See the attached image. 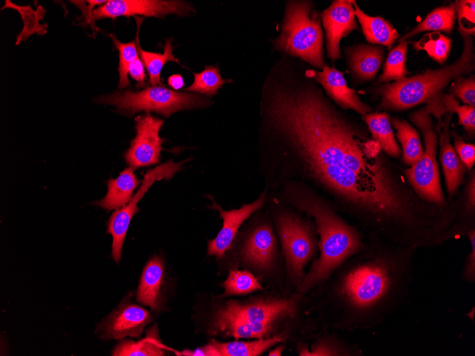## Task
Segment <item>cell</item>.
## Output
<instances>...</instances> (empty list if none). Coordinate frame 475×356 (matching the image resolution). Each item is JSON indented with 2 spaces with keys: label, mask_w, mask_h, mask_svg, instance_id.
Wrapping results in <instances>:
<instances>
[{
  "label": "cell",
  "mask_w": 475,
  "mask_h": 356,
  "mask_svg": "<svg viewBox=\"0 0 475 356\" xmlns=\"http://www.w3.org/2000/svg\"><path fill=\"white\" fill-rule=\"evenodd\" d=\"M352 76L359 82L372 80L385 58L383 48L378 45L357 44L344 48Z\"/></svg>",
  "instance_id": "obj_19"
},
{
  "label": "cell",
  "mask_w": 475,
  "mask_h": 356,
  "mask_svg": "<svg viewBox=\"0 0 475 356\" xmlns=\"http://www.w3.org/2000/svg\"><path fill=\"white\" fill-rule=\"evenodd\" d=\"M220 310L252 323L272 324L281 317L293 314L295 303L289 300L258 301L246 304L230 301Z\"/></svg>",
  "instance_id": "obj_18"
},
{
  "label": "cell",
  "mask_w": 475,
  "mask_h": 356,
  "mask_svg": "<svg viewBox=\"0 0 475 356\" xmlns=\"http://www.w3.org/2000/svg\"><path fill=\"white\" fill-rule=\"evenodd\" d=\"M452 96L459 99L464 104L475 107V77L471 75L468 77H456L450 87Z\"/></svg>",
  "instance_id": "obj_37"
},
{
  "label": "cell",
  "mask_w": 475,
  "mask_h": 356,
  "mask_svg": "<svg viewBox=\"0 0 475 356\" xmlns=\"http://www.w3.org/2000/svg\"><path fill=\"white\" fill-rule=\"evenodd\" d=\"M312 4L311 1L286 3L281 32L273 44L277 50L322 70L325 61L321 18Z\"/></svg>",
  "instance_id": "obj_5"
},
{
  "label": "cell",
  "mask_w": 475,
  "mask_h": 356,
  "mask_svg": "<svg viewBox=\"0 0 475 356\" xmlns=\"http://www.w3.org/2000/svg\"><path fill=\"white\" fill-rule=\"evenodd\" d=\"M267 121L316 187L385 237L407 226L422 200L369 136L316 83L277 64L265 82Z\"/></svg>",
  "instance_id": "obj_1"
},
{
  "label": "cell",
  "mask_w": 475,
  "mask_h": 356,
  "mask_svg": "<svg viewBox=\"0 0 475 356\" xmlns=\"http://www.w3.org/2000/svg\"><path fill=\"white\" fill-rule=\"evenodd\" d=\"M186 161H187L175 163L172 160H169L147 171L136 194L133 195L127 204L117 209L111 215L107 222V232L112 237V257L116 263L118 264L121 259L124 241L131 220L139 211L137 207L139 201L144 197L154 182L173 178L178 171L183 168V164Z\"/></svg>",
  "instance_id": "obj_8"
},
{
  "label": "cell",
  "mask_w": 475,
  "mask_h": 356,
  "mask_svg": "<svg viewBox=\"0 0 475 356\" xmlns=\"http://www.w3.org/2000/svg\"><path fill=\"white\" fill-rule=\"evenodd\" d=\"M443 117L444 119L438 124L435 129L439 133V161L447 192V199L450 203L462 185L468 171L450 141L449 125L452 113L447 112L444 114Z\"/></svg>",
  "instance_id": "obj_15"
},
{
  "label": "cell",
  "mask_w": 475,
  "mask_h": 356,
  "mask_svg": "<svg viewBox=\"0 0 475 356\" xmlns=\"http://www.w3.org/2000/svg\"><path fill=\"white\" fill-rule=\"evenodd\" d=\"M284 347L283 346H279L277 348H276L274 350H272L269 352V355H281L282 350H283Z\"/></svg>",
  "instance_id": "obj_44"
},
{
  "label": "cell",
  "mask_w": 475,
  "mask_h": 356,
  "mask_svg": "<svg viewBox=\"0 0 475 356\" xmlns=\"http://www.w3.org/2000/svg\"><path fill=\"white\" fill-rule=\"evenodd\" d=\"M279 236L287 264L297 276L313 257L316 242L312 229L297 217L283 214L277 220Z\"/></svg>",
  "instance_id": "obj_10"
},
{
  "label": "cell",
  "mask_w": 475,
  "mask_h": 356,
  "mask_svg": "<svg viewBox=\"0 0 475 356\" xmlns=\"http://www.w3.org/2000/svg\"><path fill=\"white\" fill-rule=\"evenodd\" d=\"M135 18L137 25L135 41L139 55L147 70L150 83L153 86L160 85L161 72L164 65L169 61L176 62L180 65L179 60L173 54L174 46L172 45V38L166 40L162 53H152L143 50L139 44V33L144 18L139 16H135Z\"/></svg>",
  "instance_id": "obj_26"
},
{
  "label": "cell",
  "mask_w": 475,
  "mask_h": 356,
  "mask_svg": "<svg viewBox=\"0 0 475 356\" xmlns=\"http://www.w3.org/2000/svg\"><path fill=\"white\" fill-rule=\"evenodd\" d=\"M454 148L467 171L473 168L475 163V145L466 142L455 131H451Z\"/></svg>",
  "instance_id": "obj_39"
},
{
  "label": "cell",
  "mask_w": 475,
  "mask_h": 356,
  "mask_svg": "<svg viewBox=\"0 0 475 356\" xmlns=\"http://www.w3.org/2000/svg\"><path fill=\"white\" fill-rule=\"evenodd\" d=\"M299 204L314 217L319 235L320 255L301 286V291H306L324 282L343 262L358 252L364 242L359 232L316 193L304 195Z\"/></svg>",
  "instance_id": "obj_3"
},
{
  "label": "cell",
  "mask_w": 475,
  "mask_h": 356,
  "mask_svg": "<svg viewBox=\"0 0 475 356\" xmlns=\"http://www.w3.org/2000/svg\"><path fill=\"white\" fill-rule=\"evenodd\" d=\"M168 85L175 90H179L184 86L183 78L178 74L172 75L168 78Z\"/></svg>",
  "instance_id": "obj_43"
},
{
  "label": "cell",
  "mask_w": 475,
  "mask_h": 356,
  "mask_svg": "<svg viewBox=\"0 0 475 356\" xmlns=\"http://www.w3.org/2000/svg\"><path fill=\"white\" fill-rule=\"evenodd\" d=\"M10 8L16 10L21 15L23 21V28L17 36L16 45L26 40L30 36L37 33L43 36L47 32V25L41 24L39 21L45 15L46 10L39 6L36 10H33L31 6H18L10 1H5L3 9Z\"/></svg>",
  "instance_id": "obj_31"
},
{
  "label": "cell",
  "mask_w": 475,
  "mask_h": 356,
  "mask_svg": "<svg viewBox=\"0 0 475 356\" xmlns=\"http://www.w3.org/2000/svg\"><path fill=\"white\" fill-rule=\"evenodd\" d=\"M452 43V39L441 32H429L412 45L417 51H425L432 60L443 65L449 55Z\"/></svg>",
  "instance_id": "obj_33"
},
{
  "label": "cell",
  "mask_w": 475,
  "mask_h": 356,
  "mask_svg": "<svg viewBox=\"0 0 475 356\" xmlns=\"http://www.w3.org/2000/svg\"><path fill=\"white\" fill-rule=\"evenodd\" d=\"M353 5L366 41L372 45H382L390 49L400 37L394 26L380 16L368 15L360 9L356 1H353Z\"/></svg>",
  "instance_id": "obj_22"
},
{
  "label": "cell",
  "mask_w": 475,
  "mask_h": 356,
  "mask_svg": "<svg viewBox=\"0 0 475 356\" xmlns=\"http://www.w3.org/2000/svg\"><path fill=\"white\" fill-rule=\"evenodd\" d=\"M194 80L185 91L198 92L207 96L215 95L224 84L232 80L223 79L217 67L208 65L200 72H193Z\"/></svg>",
  "instance_id": "obj_34"
},
{
  "label": "cell",
  "mask_w": 475,
  "mask_h": 356,
  "mask_svg": "<svg viewBox=\"0 0 475 356\" xmlns=\"http://www.w3.org/2000/svg\"><path fill=\"white\" fill-rule=\"evenodd\" d=\"M469 240L471 250L466 256L461 269V278L467 283H475V229L466 235Z\"/></svg>",
  "instance_id": "obj_40"
},
{
  "label": "cell",
  "mask_w": 475,
  "mask_h": 356,
  "mask_svg": "<svg viewBox=\"0 0 475 356\" xmlns=\"http://www.w3.org/2000/svg\"><path fill=\"white\" fill-rule=\"evenodd\" d=\"M181 355L191 356H218L215 348L210 343L196 349L195 351H183L181 352Z\"/></svg>",
  "instance_id": "obj_42"
},
{
  "label": "cell",
  "mask_w": 475,
  "mask_h": 356,
  "mask_svg": "<svg viewBox=\"0 0 475 356\" xmlns=\"http://www.w3.org/2000/svg\"><path fill=\"white\" fill-rule=\"evenodd\" d=\"M284 339V335L281 334L252 342H220L211 340L209 343L215 348L218 356H256Z\"/></svg>",
  "instance_id": "obj_29"
},
{
  "label": "cell",
  "mask_w": 475,
  "mask_h": 356,
  "mask_svg": "<svg viewBox=\"0 0 475 356\" xmlns=\"http://www.w3.org/2000/svg\"><path fill=\"white\" fill-rule=\"evenodd\" d=\"M325 31L327 56L335 62L341 58L340 42L358 29L353 1L335 0L321 15Z\"/></svg>",
  "instance_id": "obj_12"
},
{
  "label": "cell",
  "mask_w": 475,
  "mask_h": 356,
  "mask_svg": "<svg viewBox=\"0 0 475 356\" xmlns=\"http://www.w3.org/2000/svg\"><path fill=\"white\" fill-rule=\"evenodd\" d=\"M152 319L144 308L130 303H122L97 325V333L104 340L139 338Z\"/></svg>",
  "instance_id": "obj_13"
},
{
  "label": "cell",
  "mask_w": 475,
  "mask_h": 356,
  "mask_svg": "<svg viewBox=\"0 0 475 356\" xmlns=\"http://www.w3.org/2000/svg\"><path fill=\"white\" fill-rule=\"evenodd\" d=\"M304 75L321 85L329 98L342 109H352L362 117L372 109L362 102L357 92L349 87L343 74L334 68L325 65L321 71L306 70Z\"/></svg>",
  "instance_id": "obj_14"
},
{
  "label": "cell",
  "mask_w": 475,
  "mask_h": 356,
  "mask_svg": "<svg viewBox=\"0 0 475 356\" xmlns=\"http://www.w3.org/2000/svg\"><path fill=\"white\" fill-rule=\"evenodd\" d=\"M194 11L193 6L183 1L110 0L94 9L85 22L92 26L95 21L102 18L137 15L162 18L168 14L182 16Z\"/></svg>",
  "instance_id": "obj_9"
},
{
  "label": "cell",
  "mask_w": 475,
  "mask_h": 356,
  "mask_svg": "<svg viewBox=\"0 0 475 356\" xmlns=\"http://www.w3.org/2000/svg\"><path fill=\"white\" fill-rule=\"evenodd\" d=\"M134 120L137 135L124 153L125 161L134 169L158 163L164 142L159 136L164 120L149 113L137 116Z\"/></svg>",
  "instance_id": "obj_11"
},
{
  "label": "cell",
  "mask_w": 475,
  "mask_h": 356,
  "mask_svg": "<svg viewBox=\"0 0 475 356\" xmlns=\"http://www.w3.org/2000/svg\"><path fill=\"white\" fill-rule=\"evenodd\" d=\"M129 74L137 82V87H142L145 85L144 65L139 56L130 64Z\"/></svg>",
  "instance_id": "obj_41"
},
{
  "label": "cell",
  "mask_w": 475,
  "mask_h": 356,
  "mask_svg": "<svg viewBox=\"0 0 475 356\" xmlns=\"http://www.w3.org/2000/svg\"><path fill=\"white\" fill-rule=\"evenodd\" d=\"M223 286L225 295L247 294L262 288L252 274L240 270H231Z\"/></svg>",
  "instance_id": "obj_36"
},
{
  "label": "cell",
  "mask_w": 475,
  "mask_h": 356,
  "mask_svg": "<svg viewBox=\"0 0 475 356\" xmlns=\"http://www.w3.org/2000/svg\"><path fill=\"white\" fill-rule=\"evenodd\" d=\"M462 188L452 201L454 219L448 232V239L466 236L475 229V169L469 171Z\"/></svg>",
  "instance_id": "obj_17"
},
{
  "label": "cell",
  "mask_w": 475,
  "mask_h": 356,
  "mask_svg": "<svg viewBox=\"0 0 475 356\" xmlns=\"http://www.w3.org/2000/svg\"><path fill=\"white\" fill-rule=\"evenodd\" d=\"M460 33L463 38V50L455 62L380 85L376 90L380 97L378 109L383 112L404 111L423 103L427 104L442 94L456 77L471 73L474 70L472 36Z\"/></svg>",
  "instance_id": "obj_4"
},
{
  "label": "cell",
  "mask_w": 475,
  "mask_h": 356,
  "mask_svg": "<svg viewBox=\"0 0 475 356\" xmlns=\"http://www.w3.org/2000/svg\"><path fill=\"white\" fill-rule=\"evenodd\" d=\"M156 326L148 330L142 340H125L120 342L112 351L114 356H162L165 352L157 334Z\"/></svg>",
  "instance_id": "obj_30"
},
{
  "label": "cell",
  "mask_w": 475,
  "mask_h": 356,
  "mask_svg": "<svg viewBox=\"0 0 475 356\" xmlns=\"http://www.w3.org/2000/svg\"><path fill=\"white\" fill-rule=\"evenodd\" d=\"M457 18L455 2L447 6H439L431 12L410 31L400 38V42L425 32H445L451 33Z\"/></svg>",
  "instance_id": "obj_27"
},
{
  "label": "cell",
  "mask_w": 475,
  "mask_h": 356,
  "mask_svg": "<svg viewBox=\"0 0 475 356\" xmlns=\"http://www.w3.org/2000/svg\"><path fill=\"white\" fill-rule=\"evenodd\" d=\"M455 4L459 21V32L474 36V0L456 1Z\"/></svg>",
  "instance_id": "obj_38"
},
{
  "label": "cell",
  "mask_w": 475,
  "mask_h": 356,
  "mask_svg": "<svg viewBox=\"0 0 475 356\" xmlns=\"http://www.w3.org/2000/svg\"><path fill=\"white\" fill-rule=\"evenodd\" d=\"M265 200V195L262 193L254 202L244 205L239 209L232 210H224L220 205L213 202L211 208L218 210L223 223L217 236L208 242V255L215 256L218 259H221L230 248L240 226L253 212L262 207Z\"/></svg>",
  "instance_id": "obj_16"
},
{
  "label": "cell",
  "mask_w": 475,
  "mask_h": 356,
  "mask_svg": "<svg viewBox=\"0 0 475 356\" xmlns=\"http://www.w3.org/2000/svg\"><path fill=\"white\" fill-rule=\"evenodd\" d=\"M97 103L112 105L122 114L132 116L141 111L154 112L169 117L180 110L201 108L210 104L206 97L177 92L162 86H152L135 92L125 90L100 97Z\"/></svg>",
  "instance_id": "obj_7"
},
{
  "label": "cell",
  "mask_w": 475,
  "mask_h": 356,
  "mask_svg": "<svg viewBox=\"0 0 475 356\" xmlns=\"http://www.w3.org/2000/svg\"><path fill=\"white\" fill-rule=\"evenodd\" d=\"M410 119L420 131L424 141V151L419 160L403 168L408 185L427 203L447 206L450 204L441 185L437 161V134L431 114L424 108L412 112Z\"/></svg>",
  "instance_id": "obj_6"
},
{
  "label": "cell",
  "mask_w": 475,
  "mask_h": 356,
  "mask_svg": "<svg viewBox=\"0 0 475 356\" xmlns=\"http://www.w3.org/2000/svg\"><path fill=\"white\" fill-rule=\"evenodd\" d=\"M390 121L401 146L402 161L411 166L419 160L424 151L420 133L404 119L392 117Z\"/></svg>",
  "instance_id": "obj_28"
},
{
  "label": "cell",
  "mask_w": 475,
  "mask_h": 356,
  "mask_svg": "<svg viewBox=\"0 0 475 356\" xmlns=\"http://www.w3.org/2000/svg\"><path fill=\"white\" fill-rule=\"evenodd\" d=\"M164 270L162 259L153 257L146 263L137 292V300L154 311L162 306Z\"/></svg>",
  "instance_id": "obj_21"
},
{
  "label": "cell",
  "mask_w": 475,
  "mask_h": 356,
  "mask_svg": "<svg viewBox=\"0 0 475 356\" xmlns=\"http://www.w3.org/2000/svg\"><path fill=\"white\" fill-rule=\"evenodd\" d=\"M134 170L131 167L127 168L116 178L109 179L106 195L94 203L108 211L117 210L127 204L140 183Z\"/></svg>",
  "instance_id": "obj_23"
},
{
  "label": "cell",
  "mask_w": 475,
  "mask_h": 356,
  "mask_svg": "<svg viewBox=\"0 0 475 356\" xmlns=\"http://www.w3.org/2000/svg\"><path fill=\"white\" fill-rule=\"evenodd\" d=\"M276 241L271 227L267 225L258 226L247 239L243 249V259L260 269L269 266L274 257Z\"/></svg>",
  "instance_id": "obj_20"
},
{
  "label": "cell",
  "mask_w": 475,
  "mask_h": 356,
  "mask_svg": "<svg viewBox=\"0 0 475 356\" xmlns=\"http://www.w3.org/2000/svg\"><path fill=\"white\" fill-rule=\"evenodd\" d=\"M368 238L362 255L343 271L333 292L353 323L370 328L383 323L406 300L417 249L373 235Z\"/></svg>",
  "instance_id": "obj_2"
},
{
  "label": "cell",
  "mask_w": 475,
  "mask_h": 356,
  "mask_svg": "<svg viewBox=\"0 0 475 356\" xmlns=\"http://www.w3.org/2000/svg\"><path fill=\"white\" fill-rule=\"evenodd\" d=\"M116 49L119 52V84L120 90L126 88L130 85L128 74L130 64L139 56L136 41L129 43L119 41L114 33L109 34Z\"/></svg>",
  "instance_id": "obj_35"
},
{
  "label": "cell",
  "mask_w": 475,
  "mask_h": 356,
  "mask_svg": "<svg viewBox=\"0 0 475 356\" xmlns=\"http://www.w3.org/2000/svg\"><path fill=\"white\" fill-rule=\"evenodd\" d=\"M390 117L386 112H370L363 116L371 138L378 143L386 155L399 158L401 149L395 139L391 125Z\"/></svg>",
  "instance_id": "obj_24"
},
{
  "label": "cell",
  "mask_w": 475,
  "mask_h": 356,
  "mask_svg": "<svg viewBox=\"0 0 475 356\" xmlns=\"http://www.w3.org/2000/svg\"><path fill=\"white\" fill-rule=\"evenodd\" d=\"M407 45V41H403L391 49L384 63L383 72L378 77L379 83L388 84L407 77L409 75L406 68Z\"/></svg>",
  "instance_id": "obj_32"
},
{
  "label": "cell",
  "mask_w": 475,
  "mask_h": 356,
  "mask_svg": "<svg viewBox=\"0 0 475 356\" xmlns=\"http://www.w3.org/2000/svg\"><path fill=\"white\" fill-rule=\"evenodd\" d=\"M272 324L252 323L244 318L218 311L213 327L227 335L236 338H262L272 328Z\"/></svg>",
  "instance_id": "obj_25"
}]
</instances>
